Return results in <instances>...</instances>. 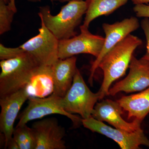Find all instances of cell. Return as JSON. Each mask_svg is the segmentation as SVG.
I'll return each mask as SVG.
<instances>
[{
    "label": "cell",
    "instance_id": "52a82bcc",
    "mask_svg": "<svg viewBox=\"0 0 149 149\" xmlns=\"http://www.w3.org/2000/svg\"><path fill=\"white\" fill-rule=\"evenodd\" d=\"M85 128L93 132L102 134L116 142L121 149H139L141 145L149 148V140L141 128L133 132H128L110 126L91 116L81 119Z\"/></svg>",
    "mask_w": 149,
    "mask_h": 149
},
{
    "label": "cell",
    "instance_id": "d4e9b609",
    "mask_svg": "<svg viewBox=\"0 0 149 149\" xmlns=\"http://www.w3.org/2000/svg\"><path fill=\"white\" fill-rule=\"evenodd\" d=\"M73 1V0H58L59 1L61 2H69L70 1ZM78 1H88V0H78Z\"/></svg>",
    "mask_w": 149,
    "mask_h": 149
},
{
    "label": "cell",
    "instance_id": "8fae6325",
    "mask_svg": "<svg viewBox=\"0 0 149 149\" xmlns=\"http://www.w3.org/2000/svg\"><path fill=\"white\" fill-rule=\"evenodd\" d=\"M129 68L128 75L110 88L109 95L114 96L121 92H139L149 87V61L143 58L138 59L133 56Z\"/></svg>",
    "mask_w": 149,
    "mask_h": 149
},
{
    "label": "cell",
    "instance_id": "ac0fdd59",
    "mask_svg": "<svg viewBox=\"0 0 149 149\" xmlns=\"http://www.w3.org/2000/svg\"><path fill=\"white\" fill-rule=\"evenodd\" d=\"M16 13L3 0H0V35L10 30L13 16Z\"/></svg>",
    "mask_w": 149,
    "mask_h": 149
},
{
    "label": "cell",
    "instance_id": "484cf974",
    "mask_svg": "<svg viewBox=\"0 0 149 149\" xmlns=\"http://www.w3.org/2000/svg\"><path fill=\"white\" fill-rule=\"evenodd\" d=\"M3 1L6 3L8 4L12 0H3Z\"/></svg>",
    "mask_w": 149,
    "mask_h": 149
},
{
    "label": "cell",
    "instance_id": "2e32d148",
    "mask_svg": "<svg viewBox=\"0 0 149 149\" xmlns=\"http://www.w3.org/2000/svg\"><path fill=\"white\" fill-rule=\"evenodd\" d=\"M128 0H88L85 20L82 27L88 29L90 23L94 19L113 13L124 5Z\"/></svg>",
    "mask_w": 149,
    "mask_h": 149
},
{
    "label": "cell",
    "instance_id": "9a60e30c",
    "mask_svg": "<svg viewBox=\"0 0 149 149\" xmlns=\"http://www.w3.org/2000/svg\"><path fill=\"white\" fill-rule=\"evenodd\" d=\"M123 110L128 112V118L142 123L149 113V87L138 94L123 96L117 101Z\"/></svg>",
    "mask_w": 149,
    "mask_h": 149
},
{
    "label": "cell",
    "instance_id": "3957f363",
    "mask_svg": "<svg viewBox=\"0 0 149 149\" xmlns=\"http://www.w3.org/2000/svg\"><path fill=\"white\" fill-rule=\"evenodd\" d=\"M88 6L87 1H70L57 15H53L49 6L41 7L38 15L46 27L59 40L76 36L75 29L80 24Z\"/></svg>",
    "mask_w": 149,
    "mask_h": 149
},
{
    "label": "cell",
    "instance_id": "7a4b0ae2",
    "mask_svg": "<svg viewBox=\"0 0 149 149\" xmlns=\"http://www.w3.org/2000/svg\"><path fill=\"white\" fill-rule=\"evenodd\" d=\"M30 54L0 62V98L26 88L40 66Z\"/></svg>",
    "mask_w": 149,
    "mask_h": 149
},
{
    "label": "cell",
    "instance_id": "30bf717a",
    "mask_svg": "<svg viewBox=\"0 0 149 149\" xmlns=\"http://www.w3.org/2000/svg\"><path fill=\"white\" fill-rule=\"evenodd\" d=\"M29 97L25 88L0 98V131L4 138L5 148L13 138L14 125L19 112Z\"/></svg>",
    "mask_w": 149,
    "mask_h": 149
},
{
    "label": "cell",
    "instance_id": "6da1fadb",
    "mask_svg": "<svg viewBox=\"0 0 149 149\" xmlns=\"http://www.w3.org/2000/svg\"><path fill=\"white\" fill-rule=\"evenodd\" d=\"M142 44L140 38L130 34L104 56L98 67L104 74L103 80L98 91L100 94V100L109 95L111 84L125 74L133 52Z\"/></svg>",
    "mask_w": 149,
    "mask_h": 149
},
{
    "label": "cell",
    "instance_id": "9c48e42d",
    "mask_svg": "<svg viewBox=\"0 0 149 149\" xmlns=\"http://www.w3.org/2000/svg\"><path fill=\"white\" fill-rule=\"evenodd\" d=\"M139 26V20L134 17L125 19L112 24H103V29L105 34L104 42L100 54L92 63L89 79L90 85H93L94 74L104 56L131 32L138 29Z\"/></svg>",
    "mask_w": 149,
    "mask_h": 149
},
{
    "label": "cell",
    "instance_id": "cb8c5ba5",
    "mask_svg": "<svg viewBox=\"0 0 149 149\" xmlns=\"http://www.w3.org/2000/svg\"><path fill=\"white\" fill-rule=\"evenodd\" d=\"M135 4H145L149 3V0H131Z\"/></svg>",
    "mask_w": 149,
    "mask_h": 149
},
{
    "label": "cell",
    "instance_id": "5b68a950",
    "mask_svg": "<svg viewBox=\"0 0 149 149\" xmlns=\"http://www.w3.org/2000/svg\"><path fill=\"white\" fill-rule=\"evenodd\" d=\"M39 34L19 46L42 66H51L59 59V40L46 27L42 20Z\"/></svg>",
    "mask_w": 149,
    "mask_h": 149
},
{
    "label": "cell",
    "instance_id": "8992f818",
    "mask_svg": "<svg viewBox=\"0 0 149 149\" xmlns=\"http://www.w3.org/2000/svg\"><path fill=\"white\" fill-rule=\"evenodd\" d=\"M62 98L53 94L47 97L30 96L28 99V105L20 115L16 127L26 125L31 120L54 114L66 116L74 124L81 123L82 118L68 113L63 109L62 104Z\"/></svg>",
    "mask_w": 149,
    "mask_h": 149
},
{
    "label": "cell",
    "instance_id": "e0dca14e",
    "mask_svg": "<svg viewBox=\"0 0 149 149\" xmlns=\"http://www.w3.org/2000/svg\"><path fill=\"white\" fill-rule=\"evenodd\" d=\"M13 137L15 140L19 149H36L37 141L34 131L27 124L14 129Z\"/></svg>",
    "mask_w": 149,
    "mask_h": 149
},
{
    "label": "cell",
    "instance_id": "ba28073f",
    "mask_svg": "<svg viewBox=\"0 0 149 149\" xmlns=\"http://www.w3.org/2000/svg\"><path fill=\"white\" fill-rule=\"evenodd\" d=\"M80 34L69 39L59 40V59H63L81 54H89L96 58L100 54L105 38L94 35L87 28L80 27Z\"/></svg>",
    "mask_w": 149,
    "mask_h": 149
},
{
    "label": "cell",
    "instance_id": "44dd1931",
    "mask_svg": "<svg viewBox=\"0 0 149 149\" xmlns=\"http://www.w3.org/2000/svg\"><path fill=\"white\" fill-rule=\"evenodd\" d=\"M137 17H149V5L145 4H136L133 8Z\"/></svg>",
    "mask_w": 149,
    "mask_h": 149
},
{
    "label": "cell",
    "instance_id": "d6986e66",
    "mask_svg": "<svg viewBox=\"0 0 149 149\" xmlns=\"http://www.w3.org/2000/svg\"><path fill=\"white\" fill-rule=\"evenodd\" d=\"M24 52V51L19 46L15 48L7 47L1 43L0 44V59L1 61L16 57Z\"/></svg>",
    "mask_w": 149,
    "mask_h": 149
},
{
    "label": "cell",
    "instance_id": "4fadbf2b",
    "mask_svg": "<svg viewBox=\"0 0 149 149\" xmlns=\"http://www.w3.org/2000/svg\"><path fill=\"white\" fill-rule=\"evenodd\" d=\"M123 109L116 101L109 99L104 100L96 104L91 116L100 121H105L115 128L133 132L141 128V122L134 119L132 122H128L122 118Z\"/></svg>",
    "mask_w": 149,
    "mask_h": 149
},
{
    "label": "cell",
    "instance_id": "ffe728a7",
    "mask_svg": "<svg viewBox=\"0 0 149 149\" xmlns=\"http://www.w3.org/2000/svg\"><path fill=\"white\" fill-rule=\"evenodd\" d=\"M141 27L143 30L147 40V51L143 58L149 62V19L144 18L141 21Z\"/></svg>",
    "mask_w": 149,
    "mask_h": 149
},
{
    "label": "cell",
    "instance_id": "7402d4cb",
    "mask_svg": "<svg viewBox=\"0 0 149 149\" xmlns=\"http://www.w3.org/2000/svg\"><path fill=\"white\" fill-rule=\"evenodd\" d=\"M28 1H29L32 2H37L40 1L41 0H28ZM51 1L52 2H53L56 1H58V0H51ZM8 5L10 8L17 12V9L16 6H15V0H12L8 4Z\"/></svg>",
    "mask_w": 149,
    "mask_h": 149
},
{
    "label": "cell",
    "instance_id": "5bb4252c",
    "mask_svg": "<svg viewBox=\"0 0 149 149\" xmlns=\"http://www.w3.org/2000/svg\"><path fill=\"white\" fill-rule=\"evenodd\" d=\"M77 58L75 56L58 59L52 66L53 92L52 94L64 97L71 87L77 70Z\"/></svg>",
    "mask_w": 149,
    "mask_h": 149
},
{
    "label": "cell",
    "instance_id": "277c9868",
    "mask_svg": "<svg viewBox=\"0 0 149 149\" xmlns=\"http://www.w3.org/2000/svg\"><path fill=\"white\" fill-rule=\"evenodd\" d=\"M100 99V93H94L90 90L77 68L72 85L62 98V104L67 112L78 114L82 119H87L91 116L96 103Z\"/></svg>",
    "mask_w": 149,
    "mask_h": 149
},
{
    "label": "cell",
    "instance_id": "603a6c76",
    "mask_svg": "<svg viewBox=\"0 0 149 149\" xmlns=\"http://www.w3.org/2000/svg\"><path fill=\"white\" fill-rule=\"evenodd\" d=\"M6 148L9 149H19V146L13 137L11 139L8 143V144Z\"/></svg>",
    "mask_w": 149,
    "mask_h": 149
},
{
    "label": "cell",
    "instance_id": "7c38bea8",
    "mask_svg": "<svg viewBox=\"0 0 149 149\" xmlns=\"http://www.w3.org/2000/svg\"><path fill=\"white\" fill-rule=\"evenodd\" d=\"M37 141L36 149H66L65 130L55 118H45L34 123L32 126Z\"/></svg>",
    "mask_w": 149,
    "mask_h": 149
}]
</instances>
